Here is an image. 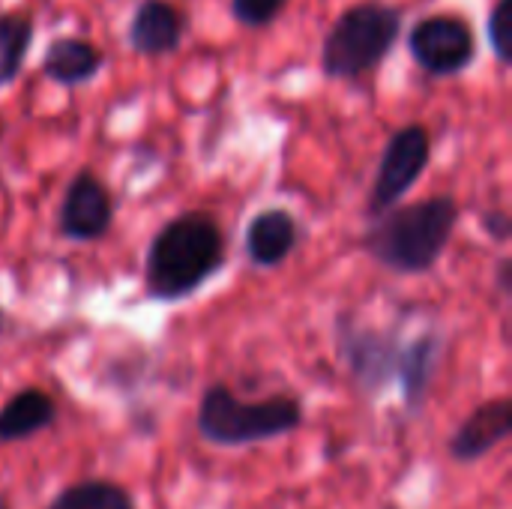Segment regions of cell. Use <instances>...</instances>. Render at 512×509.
<instances>
[{
	"mask_svg": "<svg viewBox=\"0 0 512 509\" xmlns=\"http://www.w3.org/2000/svg\"><path fill=\"white\" fill-rule=\"evenodd\" d=\"M228 258V237L213 213L183 210L150 240L144 255V294L156 303H177L201 291Z\"/></svg>",
	"mask_w": 512,
	"mask_h": 509,
	"instance_id": "6da1fadb",
	"label": "cell"
},
{
	"mask_svg": "<svg viewBox=\"0 0 512 509\" xmlns=\"http://www.w3.org/2000/svg\"><path fill=\"white\" fill-rule=\"evenodd\" d=\"M462 207L453 195H432L414 204H396L372 219L363 249L396 276H423L447 252Z\"/></svg>",
	"mask_w": 512,
	"mask_h": 509,
	"instance_id": "7a4b0ae2",
	"label": "cell"
},
{
	"mask_svg": "<svg viewBox=\"0 0 512 509\" xmlns=\"http://www.w3.org/2000/svg\"><path fill=\"white\" fill-rule=\"evenodd\" d=\"M303 426V405L294 396L246 402L228 384H210L195 411V432L213 447H249L285 438Z\"/></svg>",
	"mask_w": 512,
	"mask_h": 509,
	"instance_id": "3957f363",
	"label": "cell"
},
{
	"mask_svg": "<svg viewBox=\"0 0 512 509\" xmlns=\"http://www.w3.org/2000/svg\"><path fill=\"white\" fill-rule=\"evenodd\" d=\"M402 30V15L384 3H357L339 15L321 48L327 78H360L384 63Z\"/></svg>",
	"mask_w": 512,
	"mask_h": 509,
	"instance_id": "277c9868",
	"label": "cell"
},
{
	"mask_svg": "<svg viewBox=\"0 0 512 509\" xmlns=\"http://www.w3.org/2000/svg\"><path fill=\"white\" fill-rule=\"evenodd\" d=\"M333 339L345 372L366 399H381L396 384L405 348L396 330L372 327L357 321L354 312H342L333 321Z\"/></svg>",
	"mask_w": 512,
	"mask_h": 509,
	"instance_id": "5b68a950",
	"label": "cell"
},
{
	"mask_svg": "<svg viewBox=\"0 0 512 509\" xmlns=\"http://www.w3.org/2000/svg\"><path fill=\"white\" fill-rule=\"evenodd\" d=\"M432 159V138L423 123H408L396 129L381 153V165L366 201V216L378 219L393 210L423 177Z\"/></svg>",
	"mask_w": 512,
	"mask_h": 509,
	"instance_id": "8992f818",
	"label": "cell"
},
{
	"mask_svg": "<svg viewBox=\"0 0 512 509\" xmlns=\"http://www.w3.org/2000/svg\"><path fill=\"white\" fill-rule=\"evenodd\" d=\"M408 51L429 75H459L471 66L477 42L468 21L456 15H429L411 27Z\"/></svg>",
	"mask_w": 512,
	"mask_h": 509,
	"instance_id": "52a82bcc",
	"label": "cell"
},
{
	"mask_svg": "<svg viewBox=\"0 0 512 509\" xmlns=\"http://www.w3.org/2000/svg\"><path fill=\"white\" fill-rule=\"evenodd\" d=\"M111 225H114L111 189L90 168H81L69 180L57 210L60 237L72 243H96L111 231Z\"/></svg>",
	"mask_w": 512,
	"mask_h": 509,
	"instance_id": "ba28073f",
	"label": "cell"
},
{
	"mask_svg": "<svg viewBox=\"0 0 512 509\" xmlns=\"http://www.w3.org/2000/svg\"><path fill=\"white\" fill-rule=\"evenodd\" d=\"M512 435V402L507 396L480 402L453 432L450 456L459 465H474L498 450Z\"/></svg>",
	"mask_w": 512,
	"mask_h": 509,
	"instance_id": "9c48e42d",
	"label": "cell"
},
{
	"mask_svg": "<svg viewBox=\"0 0 512 509\" xmlns=\"http://www.w3.org/2000/svg\"><path fill=\"white\" fill-rule=\"evenodd\" d=\"M300 222L291 210L285 207H267V210H258L249 225H246V234H243V243H246V255L255 267H264V270H273V267H282L297 243H300Z\"/></svg>",
	"mask_w": 512,
	"mask_h": 509,
	"instance_id": "30bf717a",
	"label": "cell"
},
{
	"mask_svg": "<svg viewBox=\"0 0 512 509\" xmlns=\"http://www.w3.org/2000/svg\"><path fill=\"white\" fill-rule=\"evenodd\" d=\"M438 363H441V339L438 333H420L414 336L405 348H402V360H399V393H402V405L411 417H417L429 399V390L435 384L438 375Z\"/></svg>",
	"mask_w": 512,
	"mask_h": 509,
	"instance_id": "8fae6325",
	"label": "cell"
},
{
	"mask_svg": "<svg viewBox=\"0 0 512 509\" xmlns=\"http://www.w3.org/2000/svg\"><path fill=\"white\" fill-rule=\"evenodd\" d=\"M126 36L129 45L144 57L171 54L183 39V15L168 0H141Z\"/></svg>",
	"mask_w": 512,
	"mask_h": 509,
	"instance_id": "7c38bea8",
	"label": "cell"
},
{
	"mask_svg": "<svg viewBox=\"0 0 512 509\" xmlns=\"http://www.w3.org/2000/svg\"><path fill=\"white\" fill-rule=\"evenodd\" d=\"M57 423L54 399L39 387L18 390L0 408V444H21Z\"/></svg>",
	"mask_w": 512,
	"mask_h": 509,
	"instance_id": "4fadbf2b",
	"label": "cell"
},
{
	"mask_svg": "<svg viewBox=\"0 0 512 509\" xmlns=\"http://www.w3.org/2000/svg\"><path fill=\"white\" fill-rule=\"evenodd\" d=\"M102 69V54L78 36H63L54 39L42 57V72L57 81L60 87H78L96 78Z\"/></svg>",
	"mask_w": 512,
	"mask_h": 509,
	"instance_id": "5bb4252c",
	"label": "cell"
},
{
	"mask_svg": "<svg viewBox=\"0 0 512 509\" xmlns=\"http://www.w3.org/2000/svg\"><path fill=\"white\" fill-rule=\"evenodd\" d=\"M45 509H135V498L114 480L87 477L60 489Z\"/></svg>",
	"mask_w": 512,
	"mask_h": 509,
	"instance_id": "9a60e30c",
	"label": "cell"
},
{
	"mask_svg": "<svg viewBox=\"0 0 512 509\" xmlns=\"http://www.w3.org/2000/svg\"><path fill=\"white\" fill-rule=\"evenodd\" d=\"M33 39V18L21 12H0V87L12 84L24 66Z\"/></svg>",
	"mask_w": 512,
	"mask_h": 509,
	"instance_id": "2e32d148",
	"label": "cell"
},
{
	"mask_svg": "<svg viewBox=\"0 0 512 509\" xmlns=\"http://www.w3.org/2000/svg\"><path fill=\"white\" fill-rule=\"evenodd\" d=\"M512 0H498L492 15H489V42H492V51L501 63H510V42H512V15H510Z\"/></svg>",
	"mask_w": 512,
	"mask_h": 509,
	"instance_id": "e0dca14e",
	"label": "cell"
},
{
	"mask_svg": "<svg viewBox=\"0 0 512 509\" xmlns=\"http://www.w3.org/2000/svg\"><path fill=\"white\" fill-rule=\"evenodd\" d=\"M288 0H231V12L246 27H267L285 9Z\"/></svg>",
	"mask_w": 512,
	"mask_h": 509,
	"instance_id": "ac0fdd59",
	"label": "cell"
},
{
	"mask_svg": "<svg viewBox=\"0 0 512 509\" xmlns=\"http://www.w3.org/2000/svg\"><path fill=\"white\" fill-rule=\"evenodd\" d=\"M480 225H483V231H486L492 240H498V243H507V240H510L512 219L504 210H489V213H483V216H480Z\"/></svg>",
	"mask_w": 512,
	"mask_h": 509,
	"instance_id": "d6986e66",
	"label": "cell"
},
{
	"mask_svg": "<svg viewBox=\"0 0 512 509\" xmlns=\"http://www.w3.org/2000/svg\"><path fill=\"white\" fill-rule=\"evenodd\" d=\"M495 282H498V291H501V294H512V261L510 258H501Z\"/></svg>",
	"mask_w": 512,
	"mask_h": 509,
	"instance_id": "ffe728a7",
	"label": "cell"
},
{
	"mask_svg": "<svg viewBox=\"0 0 512 509\" xmlns=\"http://www.w3.org/2000/svg\"><path fill=\"white\" fill-rule=\"evenodd\" d=\"M6 324H9V321H6V312H0V336L6 333Z\"/></svg>",
	"mask_w": 512,
	"mask_h": 509,
	"instance_id": "44dd1931",
	"label": "cell"
},
{
	"mask_svg": "<svg viewBox=\"0 0 512 509\" xmlns=\"http://www.w3.org/2000/svg\"><path fill=\"white\" fill-rule=\"evenodd\" d=\"M0 509H9V501H6V495L0 492Z\"/></svg>",
	"mask_w": 512,
	"mask_h": 509,
	"instance_id": "7402d4cb",
	"label": "cell"
},
{
	"mask_svg": "<svg viewBox=\"0 0 512 509\" xmlns=\"http://www.w3.org/2000/svg\"><path fill=\"white\" fill-rule=\"evenodd\" d=\"M0 138H3V132H0Z\"/></svg>",
	"mask_w": 512,
	"mask_h": 509,
	"instance_id": "603a6c76",
	"label": "cell"
}]
</instances>
